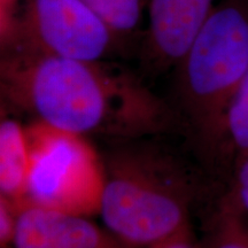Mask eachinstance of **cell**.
<instances>
[{"label":"cell","instance_id":"obj_8","mask_svg":"<svg viewBox=\"0 0 248 248\" xmlns=\"http://www.w3.org/2000/svg\"><path fill=\"white\" fill-rule=\"evenodd\" d=\"M31 168L26 126L5 117L0 122V195L24 209Z\"/></svg>","mask_w":248,"mask_h":248},{"label":"cell","instance_id":"obj_1","mask_svg":"<svg viewBox=\"0 0 248 248\" xmlns=\"http://www.w3.org/2000/svg\"><path fill=\"white\" fill-rule=\"evenodd\" d=\"M2 107L82 136L137 140L168 131L173 113L125 68L26 51L1 52Z\"/></svg>","mask_w":248,"mask_h":248},{"label":"cell","instance_id":"obj_6","mask_svg":"<svg viewBox=\"0 0 248 248\" xmlns=\"http://www.w3.org/2000/svg\"><path fill=\"white\" fill-rule=\"evenodd\" d=\"M216 0H146L141 66L152 75L172 69L184 57Z\"/></svg>","mask_w":248,"mask_h":248},{"label":"cell","instance_id":"obj_12","mask_svg":"<svg viewBox=\"0 0 248 248\" xmlns=\"http://www.w3.org/2000/svg\"><path fill=\"white\" fill-rule=\"evenodd\" d=\"M22 209L0 195V247L12 248Z\"/></svg>","mask_w":248,"mask_h":248},{"label":"cell","instance_id":"obj_4","mask_svg":"<svg viewBox=\"0 0 248 248\" xmlns=\"http://www.w3.org/2000/svg\"><path fill=\"white\" fill-rule=\"evenodd\" d=\"M31 168L27 207L91 217L100 213L105 167L85 136L33 120L26 126Z\"/></svg>","mask_w":248,"mask_h":248},{"label":"cell","instance_id":"obj_9","mask_svg":"<svg viewBox=\"0 0 248 248\" xmlns=\"http://www.w3.org/2000/svg\"><path fill=\"white\" fill-rule=\"evenodd\" d=\"M247 218L231 188L210 216L201 248H248Z\"/></svg>","mask_w":248,"mask_h":248},{"label":"cell","instance_id":"obj_3","mask_svg":"<svg viewBox=\"0 0 248 248\" xmlns=\"http://www.w3.org/2000/svg\"><path fill=\"white\" fill-rule=\"evenodd\" d=\"M173 69L188 132L201 154L216 156L226 147L229 104L248 73V0H216Z\"/></svg>","mask_w":248,"mask_h":248},{"label":"cell","instance_id":"obj_13","mask_svg":"<svg viewBox=\"0 0 248 248\" xmlns=\"http://www.w3.org/2000/svg\"><path fill=\"white\" fill-rule=\"evenodd\" d=\"M24 0H0V48L11 42Z\"/></svg>","mask_w":248,"mask_h":248},{"label":"cell","instance_id":"obj_5","mask_svg":"<svg viewBox=\"0 0 248 248\" xmlns=\"http://www.w3.org/2000/svg\"><path fill=\"white\" fill-rule=\"evenodd\" d=\"M125 40L84 0H24L13 37L0 51L102 61Z\"/></svg>","mask_w":248,"mask_h":248},{"label":"cell","instance_id":"obj_7","mask_svg":"<svg viewBox=\"0 0 248 248\" xmlns=\"http://www.w3.org/2000/svg\"><path fill=\"white\" fill-rule=\"evenodd\" d=\"M12 248L126 247L90 217L27 207L20 214Z\"/></svg>","mask_w":248,"mask_h":248},{"label":"cell","instance_id":"obj_2","mask_svg":"<svg viewBox=\"0 0 248 248\" xmlns=\"http://www.w3.org/2000/svg\"><path fill=\"white\" fill-rule=\"evenodd\" d=\"M104 167L99 215L126 248H148L190 223L195 183L177 155L133 141L110 152Z\"/></svg>","mask_w":248,"mask_h":248},{"label":"cell","instance_id":"obj_14","mask_svg":"<svg viewBox=\"0 0 248 248\" xmlns=\"http://www.w3.org/2000/svg\"><path fill=\"white\" fill-rule=\"evenodd\" d=\"M148 248H201V246L195 240L191 224L187 223L172 234Z\"/></svg>","mask_w":248,"mask_h":248},{"label":"cell","instance_id":"obj_10","mask_svg":"<svg viewBox=\"0 0 248 248\" xmlns=\"http://www.w3.org/2000/svg\"><path fill=\"white\" fill-rule=\"evenodd\" d=\"M226 148L234 163L248 157V73L229 104L225 115Z\"/></svg>","mask_w":248,"mask_h":248},{"label":"cell","instance_id":"obj_15","mask_svg":"<svg viewBox=\"0 0 248 248\" xmlns=\"http://www.w3.org/2000/svg\"><path fill=\"white\" fill-rule=\"evenodd\" d=\"M234 185L233 191L248 216V157L234 163Z\"/></svg>","mask_w":248,"mask_h":248},{"label":"cell","instance_id":"obj_11","mask_svg":"<svg viewBox=\"0 0 248 248\" xmlns=\"http://www.w3.org/2000/svg\"><path fill=\"white\" fill-rule=\"evenodd\" d=\"M105 22L124 38L137 32L144 0H84Z\"/></svg>","mask_w":248,"mask_h":248}]
</instances>
